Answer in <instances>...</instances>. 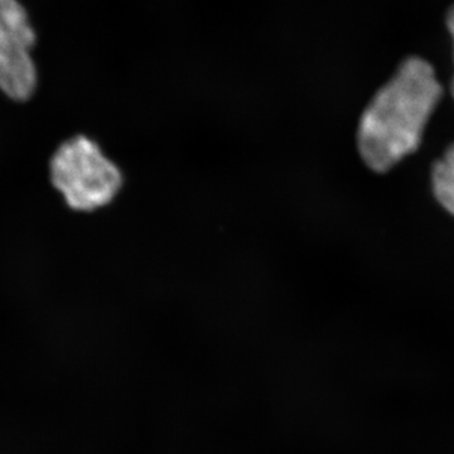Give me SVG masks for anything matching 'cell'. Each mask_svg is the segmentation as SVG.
<instances>
[{
  "label": "cell",
  "mask_w": 454,
  "mask_h": 454,
  "mask_svg": "<svg viewBox=\"0 0 454 454\" xmlns=\"http://www.w3.org/2000/svg\"><path fill=\"white\" fill-rule=\"evenodd\" d=\"M432 187L439 205L454 216V145L433 166Z\"/></svg>",
  "instance_id": "cell-5"
},
{
  "label": "cell",
  "mask_w": 454,
  "mask_h": 454,
  "mask_svg": "<svg viewBox=\"0 0 454 454\" xmlns=\"http://www.w3.org/2000/svg\"><path fill=\"white\" fill-rule=\"evenodd\" d=\"M51 181L66 203L77 211H94L115 199L122 186L116 164L94 140L83 136L66 140L53 154Z\"/></svg>",
  "instance_id": "cell-2"
},
{
  "label": "cell",
  "mask_w": 454,
  "mask_h": 454,
  "mask_svg": "<svg viewBox=\"0 0 454 454\" xmlns=\"http://www.w3.org/2000/svg\"><path fill=\"white\" fill-rule=\"evenodd\" d=\"M37 82V67L31 53L0 64V90L12 100H28L35 94Z\"/></svg>",
  "instance_id": "cell-4"
},
{
  "label": "cell",
  "mask_w": 454,
  "mask_h": 454,
  "mask_svg": "<svg viewBox=\"0 0 454 454\" xmlns=\"http://www.w3.org/2000/svg\"><path fill=\"white\" fill-rule=\"evenodd\" d=\"M37 35L18 0H0V64L28 55Z\"/></svg>",
  "instance_id": "cell-3"
},
{
  "label": "cell",
  "mask_w": 454,
  "mask_h": 454,
  "mask_svg": "<svg viewBox=\"0 0 454 454\" xmlns=\"http://www.w3.org/2000/svg\"><path fill=\"white\" fill-rule=\"evenodd\" d=\"M443 89L426 59L409 57L364 110L357 148L373 172L387 173L422 145Z\"/></svg>",
  "instance_id": "cell-1"
},
{
  "label": "cell",
  "mask_w": 454,
  "mask_h": 454,
  "mask_svg": "<svg viewBox=\"0 0 454 454\" xmlns=\"http://www.w3.org/2000/svg\"><path fill=\"white\" fill-rule=\"evenodd\" d=\"M447 26H448V29H450V35H452V40H453V44H454V5L452 8L450 9V12H448ZM452 95L454 98V79L452 82Z\"/></svg>",
  "instance_id": "cell-6"
}]
</instances>
